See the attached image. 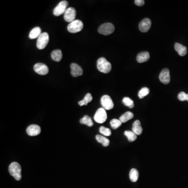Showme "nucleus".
I'll return each mask as SVG.
<instances>
[{
    "instance_id": "1",
    "label": "nucleus",
    "mask_w": 188,
    "mask_h": 188,
    "mask_svg": "<svg viewBox=\"0 0 188 188\" xmlns=\"http://www.w3.org/2000/svg\"><path fill=\"white\" fill-rule=\"evenodd\" d=\"M9 172L15 179L19 181L22 178V168L18 162H13L8 167Z\"/></svg>"
},
{
    "instance_id": "2",
    "label": "nucleus",
    "mask_w": 188,
    "mask_h": 188,
    "mask_svg": "<svg viewBox=\"0 0 188 188\" xmlns=\"http://www.w3.org/2000/svg\"><path fill=\"white\" fill-rule=\"evenodd\" d=\"M97 67L100 72L106 74L110 72L111 70V64L105 58H100L97 60Z\"/></svg>"
},
{
    "instance_id": "3",
    "label": "nucleus",
    "mask_w": 188,
    "mask_h": 188,
    "mask_svg": "<svg viewBox=\"0 0 188 188\" xmlns=\"http://www.w3.org/2000/svg\"><path fill=\"white\" fill-rule=\"evenodd\" d=\"M83 28V23L82 21L75 20L70 23L68 26V30L71 33H77L80 32Z\"/></svg>"
},
{
    "instance_id": "4",
    "label": "nucleus",
    "mask_w": 188,
    "mask_h": 188,
    "mask_svg": "<svg viewBox=\"0 0 188 188\" xmlns=\"http://www.w3.org/2000/svg\"><path fill=\"white\" fill-rule=\"evenodd\" d=\"M98 32L100 34L104 35H109L111 34L114 31V26L112 23H106L102 24L99 27L98 29Z\"/></svg>"
},
{
    "instance_id": "5",
    "label": "nucleus",
    "mask_w": 188,
    "mask_h": 188,
    "mask_svg": "<svg viewBox=\"0 0 188 188\" xmlns=\"http://www.w3.org/2000/svg\"><path fill=\"white\" fill-rule=\"evenodd\" d=\"M49 41V36L47 32H43L38 37L37 41V47L38 49L42 50L46 48Z\"/></svg>"
},
{
    "instance_id": "6",
    "label": "nucleus",
    "mask_w": 188,
    "mask_h": 188,
    "mask_svg": "<svg viewBox=\"0 0 188 188\" xmlns=\"http://www.w3.org/2000/svg\"><path fill=\"white\" fill-rule=\"evenodd\" d=\"M94 120L98 123H103L107 119L106 110L103 108L98 109L94 116Z\"/></svg>"
},
{
    "instance_id": "7",
    "label": "nucleus",
    "mask_w": 188,
    "mask_h": 188,
    "mask_svg": "<svg viewBox=\"0 0 188 188\" xmlns=\"http://www.w3.org/2000/svg\"><path fill=\"white\" fill-rule=\"evenodd\" d=\"M68 6V2L66 1H62L59 3L58 5L54 8L53 14L54 16H59L64 14Z\"/></svg>"
},
{
    "instance_id": "8",
    "label": "nucleus",
    "mask_w": 188,
    "mask_h": 188,
    "mask_svg": "<svg viewBox=\"0 0 188 188\" xmlns=\"http://www.w3.org/2000/svg\"><path fill=\"white\" fill-rule=\"evenodd\" d=\"M101 104L102 105V108L106 110H111L114 107V104L110 96L107 95H104L101 98Z\"/></svg>"
},
{
    "instance_id": "9",
    "label": "nucleus",
    "mask_w": 188,
    "mask_h": 188,
    "mask_svg": "<svg viewBox=\"0 0 188 188\" xmlns=\"http://www.w3.org/2000/svg\"><path fill=\"white\" fill-rule=\"evenodd\" d=\"M76 12L75 8L70 7L67 8L64 14V20L68 23L72 22L75 20Z\"/></svg>"
},
{
    "instance_id": "10",
    "label": "nucleus",
    "mask_w": 188,
    "mask_h": 188,
    "mask_svg": "<svg viewBox=\"0 0 188 188\" xmlns=\"http://www.w3.org/2000/svg\"><path fill=\"white\" fill-rule=\"evenodd\" d=\"M34 70L38 74L45 75L49 72V68L46 64L42 63H38L35 65Z\"/></svg>"
},
{
    "instance_id": "11",
    "label": "nucleus",
    "mask_w": 188,
    "mask_h": 188,
    "mask_svg": "<svg viewBox=\"0 0 188 188\" xmlns=\"http://www.w3.org/2000/svg\"><path fill=\"white\" fill-rule=\"evenodd\" d=\"M159 78L160 82L164 84L169 83L170 80V72L168 68L163 69L160 72Z\"/></svg>"
},
{
    "instance_id": "12",
    "label": "nucleus",
    "mask_w": 188,
    "mask_h": 188,
    "mask_svg": "<svg viewBox=\"0 0 188 188\" xmlns=\"http://www.w3.org/2000/svg\"><path fill=\"white\" fill-rule=\"evenodd\" d=\"M71 73L73 77H77V76L82 75L83 71L81 67L75 63H73L70 65Z\"/></svg>"
},
{
    "instance_id": "13",
    "label": "nucleus",
    "mask_w": 188,
    "mask_h": 188,
    "mask_svg": "<svg viewBox=\"0 0 188 188\" xmlns=\"http://www.w3.org/2000/svg\"><path fill=\"white\" fill-rule=\"evenodd\" d=\"M151 20L149 18H144L139 24V29L142 32H146L150 30L151 27Z\"/></svg>"
},
{
    "instance_id": "14",
    "label": "nucleus",
    "mask_w": 188,
    "mask_h": 188,
    "mask_svg": "<svg viewBox=\"0 0 188 188\" xmlns=\"http://www.w3.org/2000/svg\"><path fill=\"white\" fill-rule=\"evenodd\" d=\"M26 132L29 136H37L40 134L41 132V128L38 125L32 124L29 126L27 128Z\"/></svg>"
},
{
    "instance_id": "15",
    "label": "nucleus",
    "mask_w": 188,
    "mask_h": 188,
    "mask_svg": "<svg viewBox=\"0 0 188 188\" xmlns=\"http://www.w3.org/2000/svg\"><path fill=\"white\" fill-rule=\"evenodd\" d=\"M174 49L180 56H184L187 53V48L179 43H176L174 44Z\"/></svg>"
},
{
    "instance_id": "16",
    "label": "nucleus",
    "mask_w": 188,
    "mask_h": 188,
    "mask_svg": "<svg viewBox=\"0 0 188 188\" xmlns=\"http://www.w3.org/2000/svg\"><path fill=\"white\" fill-rule=\"evenodd\" d=\"M150 58V56L148 52L144 51L138 53L137 56V61L138 63L147 62Z\"/></svg>"
},
{
    "instance_id": "17",
    "label": "nucleus",
    "mask_w": 188,
    "mask_h": 188,
    "mask_svg": "<svg viewBox=\"0 0 188 188\" xmlns=\"http://www.w3.org/2000/svg\"><path fill=\"white\" fill-rule=\"evenodd\" d=\"M132 131L137 135H139L142 134L143 129L141 125L140 121L139 120H136L134 121L132 126Z\"/></svg>"
},
{
    "instance_id": "18",
    "label": "nucleus",
    "mask_w": 188,
    "mask_h": 188,
    "mask_svg": "<svg viewBox=\"0 0 188 188\" xmlns=\"http://www.w3.org/2000/svg\"><path fill=\"white\" fill-rule=\"evenodd\" d=\"M41 34H42L41 30L40 27H36L30 31L29 35V38L31 39H34L36 38H38V37L40 36V35Z\"/></svg>"
},
{
    "instance_id": "19",
    "label": "nucleus",
    "mask_w": 188,
    "mask_h": 188,
    "mask_svg": "<svg viewBox=\"0 0 188 188\" xmlns=\"http://www.w3.org/2000/svg\"><path fill=\"white\" fill-rule=\"evenodd\" d=\"M51 58L54 61L56 62H59L62 58V51L60 49L54 50L51 53Z\"/></svg>"
},
{
    "instance_id": "20",
    "label": "nucleus",
    "mask_w": 188,
    "mask_h": 188,
    "mask_svg": "<svg viewBox=\"0 0 188 188\" xmlns=\"http://www.w3.org/2000/svg\"><path fill=\"white\" fill-rule=\"evenodd\" d=\"M134 115L132 112L130 111H128L126 112L125 114H122L121 116L119 118V120L122 123H125L127 122L129 120H131V119L133 118Z\"/></svg>"
},
{
    "instance_id": "21",
    "label": "nucleus",
    "mask_w": 188,
    "mask_h": 188,
    "mask_svg": "<svg viewBox=\"0 0 188 188\" xmlns=\"http://www.w3.org/2000/svg\"><path fill=\"white\" fill-rule=\"evenodd\" d=\"M92 100V97L90 93L86 94L82 100H80L78 102V105L80 106L84 105H87L88 103L91 102Z\"/></svg>"
},
{
    "instance_id": "22",
    "label": "nucleus",
    "mask_w": 188,
    "mask_h": 188,
    "mask_svg": "<svg viewBox=\"0 0 188 188\" xmlns=\"http://www.w3.org/2000/svg\"><path fill=\"white\" fill-rule=\"evenodd\" d=\"M138 175H139V174H138V171L136 170V169L133 168L130 170V174H129L130 180L132 182H136L138 180Z\"/></svg>"
},
{
    "instance_id": "23",
    "label": "nucleus",
    "mask_w": 188,
    "mask_h": 188,
    "mask_svg": "<svg viewBox=\"0 0 188 188\" xmlns=\"http://www.w3.org/2000/svg\"><path fill=\"white\" fill-rule=\"evenodd\" d=\"M96 140L99 143L102 144L105 147H107L109 145L110 141L108 138H106L104 136H102L100 135H97L96 136Z\"/></svg>"
},
{
    "instance_id": "24",
    "label": "nucleus",
    "mask_w": 188,
    "mask_h": 188,
    "mask_svg": "<svg viewBox=\"0 0 188 188\" xmlns=\"http://www.w3.org/2000/svg\"><path fill=\"white\" fill-rule=\"evenodd\" d=\"M80 122L81 124H85V125H87V126H90V127L92 126L94 124L91 118L87 115L84 116L83 118L80 119Z\"/></svg>"
},
{
    "instance_id": "25",
    "label": "nucleus",
    "mask_w": 188,
    "mask_h": 188,
    "mask_svg": "<svg viewBox=\"0 0 188 188\" xmlns=\"http://www.w3.org/2000/svg\"><path fill=\"white\" fill-rule=\"evenodd\" d=\"M124 135L128 139V140L131 142H134L137 138V135L135 134L133 131H126L124 132Z\"/></svg>"
},
{
    "instance_id": "26",
    "label": "nucleus",
    "mask_w": 188,
    "mask_h": 188,
    "mask_svg": "<svg viewBox=\"0 0 188 188\" xmlns=\"http://www.w3.org/2000/svg\"><path fill=\"white\" fill-rule=\"evenodd\" d=\"M122 102L125 106L128 107L130 108H133L134 107L133 101L129 97H124L122 100Z\"/></svg>"
},
{
    "instance_id": "27",
    "label": "nucleus",
    "mask_w": 188,
    "mask_h": 188,
    "mask_svg": "<svg viewBox=\"0 0 188 188\" xmlns=\"http://www.w3.org/2000/svg\"><path fill=\"white\" fill-rule=\"evenodd\" d=\"M150 93V89L147 87H143L141 89L138 93V96L140 99L144 98Z\"/></svg>"
},
{
    "instance_id": "28",
    "label": "nucleus",
    "mask_w": 188,
    "mask_h": 188,
    "mask_svg": "<svg viewBox=\"0 0 188 188\" xmlns=\"http://www.w3.org/2000/svg\"><path fill=\"white\" fill-rule=\"evenodd\" d=\"M122 122L120 121V120H118L117 119H112L111 121H110V125L112 127V129H118L119 127H120L121 124H122Z\"/></svg>"
},
{
    "instance_id": "29",
    "label": "nucleus",
    "mask_w": 188,
    "mask_h": 188,
    "mask_svg": "<svg viewBox=\"0 0 188 188\" xmlns=\"http://www.w3.org/2000/svg\"><path fill=\"white\" fill-rule=\"evenodd\" d=\"M99 132L101 134H102L105 136H109L111 135V130L109 129L105 128L104 126H100L99 128Z\"/></svg>"
},
{
    "instance_id": "30",
    "label": "nucleus",
    "mask_w": 188,
    "mask_h": 188,
    "mask_svg": "<svg viewBox=\"0 0 188 188\" xmlns=\"http://www.w3.org/2000/svg\"><path fill=\"white\" fill-rule=\"evenodd\" d=\"M178 98L179 100L182 102H183L185 100L188 101V94L185 93L183 92H180L178 95Z\"/></svg>"
},
{
    "instance_id": "31",
    "label": "nucleus",
    "mask_w": 188,
    "mask_h": 188,
    "mask_svg": "<svg viewBox=\"0 0 188 188\" xmlns=\"http://www.w3.org/2000/svg\"><path fill=\"white\" fill-rule=\"evenodd\" d=\"M134 2H135V4L138 6H143L145 3V1L144 0H135Z\"/></svg>"
}]
</instances>
